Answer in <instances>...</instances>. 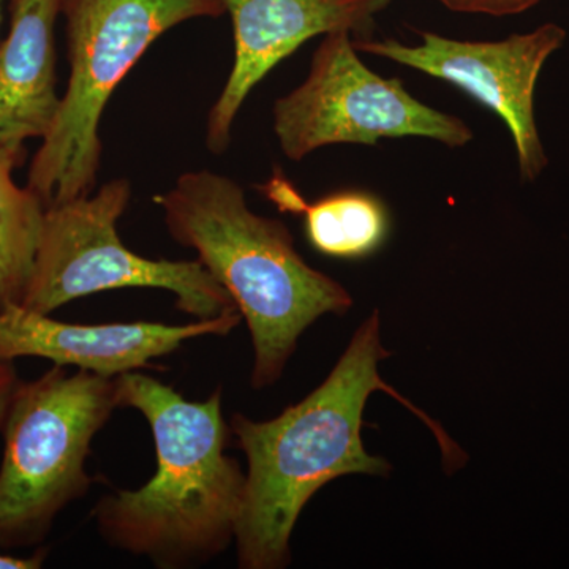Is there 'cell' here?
<instances>
[{"label":"cell","mask_w":569,"mask_h":569,"mask_svg":"<svg viewBox=\"0 0 569 569\" xmlns=\"http://www.w3.org/2000/svg\"><path fill=\"white\" fill-rule=\"evenodd\" d=\"M282 211L305 213L310 244L326 257L359 260L377 252L389 233L385 204L366 192H337L307 203L291 183L276 176L264 187Z\"/></svg>","instance_id":"7c38bea8"},{"label":"cell","mask_w":569,"mask_h":569,"mask_svg":"<svg viewBox=\"0 0 569 569\" xmlns=\"http://www.w3.org/2000/svg\"><path fill=\"white\" fill-rule=\"evenodd\" d=\"M391 353L381 343L380 313L373 312L323 383L271 421L231 418V432L247 458L244 505L236 529L239 567L279 569L290 563V539L310 498L347 475L388 477V460L362 445L365 408L377 391L410 408L432 430L448 471L467 460L443 427L403 399L380 376Z\"/></svg>","instance_id":"6da1fadb"},{"label":"cell","mask_w":569,"mask_h":569,"mask_svg":"<svg viewBox=\"0 0 569 569\" xmlns=\"http://www.w3.org/2000/svg\"><path fill=\"white\" fill-rule=\"evenodd\" d=\"M20 157L0 148V307L24 298L47 211L39 194L14 181Z\"/></svg>","instance_id":"4fadbf2b"},{"label":"cell","mask_w":569,"mask_h":569,"mask_svg":"<svg viewBox=\"0 0 569 569\" xmlns=\"http://www.w3.org/2000/svg\"><path fill=\"white\" fill-rule=\"evenodd\" d=\"M441 6L458 13L488 14V17H515L533 9L542 0H438Z\"/></svg>","instance_id":"5bb4252c"},{"label":"cell","mask_w":569,"mask_h":569,"mask_svg":"<svg viewBox=\"0 0 569 569\" xmlns=\"http://www.w3.org/2000/svg\"><path fill=\"white\" fill-rule=\"evenodd\" d=\"M272 116L277 142L295 162L326 146L388 138H427L452 149L473 140L458 116L419 102L399 78L370 70L350 32L323 37L306 81L277 100Z\"/></svg>","instance_id":"52a82bcc"},{"label":"cell","mask_w":569,"mask_h":569,"mask_svg":"<svg viewBox=\"0 0 569 569\" xmlns=\"http://www.w3.org/2000/svg\"><path fill=\"white\" fill-rule=\"evenodd\" d=\"M47 556L48 550L44 548L36 550L29 557L11 556L0 549V569H39L44 563Z\"/></svg>","instance_id":"2e32d148"},{"label":"cell","mask_w":569,"mask_h":569,"mask_svg":"<svg viewBox=\"0 0 569 569\" xmlns=\"http://www.w3.org/2000/svg\"><path fill=\"white\" fill-rule=\"evenodd\" d=\"M392 0H222L233 22L234 62L208 116V148L227 151L247 97L266 74L318 36L350 32L370 39Z\"/></svg>","instance_id":"9c48e42d"},{"label":"cell","mask_w":569,"mask_h":569,"mask_svg":"<svg viewBox=\"0 0 569 569\" xmlns=\"http://www.w3.org/2000/svg\"><path fill=\"white\" fill-rule=\"evenodd\" d=\"M239 310L197 323L70 325L21 305L0 307V361L43 358L54 366H74L107 378L151 366L173 353L186 340L227 336L241 323Z\"/></svg>","instance_id":"30bf717a"},{"label":"cell","mask_w":569,"mask_h":569,"mask_svg":"<svg viewBox=\"0 0 569 569\" xmlns=\"http://www.w3.org/2000/svg\"><path fill=\"white\" fill-rule=\"evenodd\" d=\"M132 197L127 179L99 192L48 206L31 279L21 306L51 316L74 299L118 290L160 288L187 316L208 320L236 312L231 296L200 261L151 260L119 238L118 222Z\"/></svg>","instance_id":"8992f818"},{"label":"cell","mask_w":569,"mask_h":569,"mask_svg":"<svg viewBox=\"0 0 569 569\" xmlns=\"http://www.w3.org/2000/svg\"><path fill=\"white\" fill-rule=\"evenodd\" d=\"M153 201L170 234L197 252L249 326L253 388L271 387L282 377L299 337L318 318L343 316L353 306L342 284L296 252L282 222L249 208L233 179L190 171Z\"/></svg>","instance_id":"3957f363"},{"label":"cell","mask_w":569,"mask_h":569,"mask_svg":"<svg viewBox=\"0 0 569 569\" xmlns=\"http://www.w3.org/2000/svg\"><path fill=\"white\" fill-rule=\"evenodd\" d=\"M223 13L222 0H67L69 84L28 176L47 208L96 189L104 108L153 41L182 22Z\"/></svg>","instance_id":"277c9868"},{"label":"cell","mask_w":569,"mask_h":569,"mask_svg":"<svg viewBox=\"0 0 569 569\" xmlns=\"http://www.w3.org/2000/svg\"><path fill=\"white\" fill-rule=\"evenodd\" d=\"M67 0H11L0 41V148L21 156L24 142L50 132L61 99L56 89V22Z\"/></svg>","instance_id":"8fae6325"},{"label":"cell","mask_w":569,"mask_h":569,"mask_svg":"<svg viewBox=\"0 0 569 569\" xmlns=\"http://www.w3.org/2000/svg\"><path fill=\"white\" fill-rule=\"evenodd\" d=\"M421 43L399 40H355L356 50L402 63L466 92L507 126L515 142L520 179L535 182L549 159L539 137L535 96L539 74L567 43L556 22L501 40H458L417 31Z\"/></svg>","instance_id":"ba28073f"},{"label":"cell","mask_w":569,"mask_h":569,"mask_svg":"<svg viewBox=\"0 0 569 569\" xmlns=\"http://www.w3.org/2000/svg\"><path fill=\"white\" fill-rule=\"evenodd\" d=\"M118 407V377L54 366L18 385L0 427V549L40 545L59 512L89 492L93 437Z\"/></svg>","instance_id":"5b68a950"},{"label":"cell","mask_w":569,"mask_h":569,"mask_svg":"<svg viewBox=\"0 0 569 569\" xmlns=\"http://www.w3.org/2000/svg\"><path fill=\"white\" fill-rule=\"evenodd\" d=\"M119 402L148 419L156 443V475L137 490H116L93 508L104 541L159 568L203 565L236 538L247 475L224 455L228 426L220 389L190 402L159 380L118 377Z\"/></svg>","instance_id":"7a4b0ae2"},{"label":"cell","mask_w":569,"mask_h":569,"mask_svg":"<svg viewBox=\"0 0 569 569\" xmlns=\"http://www.w3.org/2000/svg\"><path fill=\"white\" fill-rule=\"evenodd\" d=\"M2 7H3V0H0V21H2Z\"/></svg>","instance_id":"e0dca14e"},{"label":"cell","mask_w":569,"mask_h":569,"mask_svg":"<svg viewBox=\"0 0 569 569\" xmlns=\"http://www.w3.org/2000/svg\"><path fill=\"white\" fill-rule=\"evenodd\" d=\"M18 385H20V381H18L17 372H14L11 362L0 361V427H2L3 419H6L11 396H13Z\"/></svg>","instance_id":"9a60e30c"}]
</instances>
